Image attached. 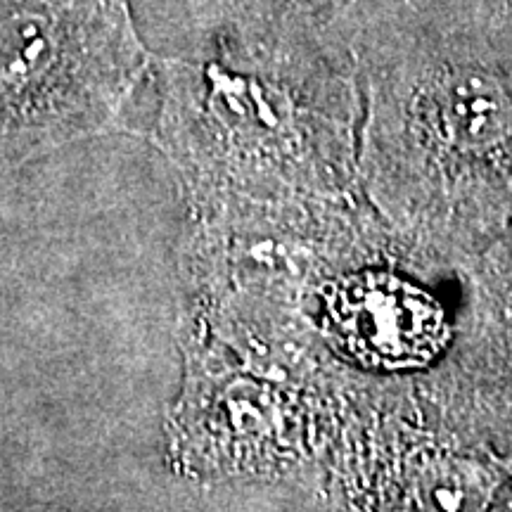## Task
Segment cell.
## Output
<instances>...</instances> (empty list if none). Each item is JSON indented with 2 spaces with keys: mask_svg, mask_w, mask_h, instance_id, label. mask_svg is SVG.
<instances>
[{
  "mask_svg": "<svg viewBox=\"0 0 512 512\" xmlns=\"http://www.w3.org/2000/svg\"><path fill=\"white\" fill-rule=\"evenodd\" d=\"M147 60L128 0H0V117L41 138L105 126Z\"/></svg>",
  "mask_w": 512,
  "mask_h": 512,
  "instance_id": "1",
  "label": "cell"
},
{
  "mask_svg": "<svg viewBox=\"0 0 512 512\" xmlns=\"http://www.w3.org/2000/svg\"><path fill=\"white\" fill-rule=\"evenodd\" d=\"M332 339L373 370L427 366L446 342V318L427 292L387 273L342 280L328 297Z\"/></svg>",
  "mask_w": 512,
  "mask_h": 512,
  "instance_id": "2",
  "label": "cell"
},
{
  "mask_svg": "<svg viewBox=\"0 0 512 512\" xmlns=\"http://www.w3.org/2000/svg\"><path fill=\"white\" fill-rule=\"evenodd\" d=\"M434 100L446 138L465 150H489L512 133L510 93L484 69L446 74Z\"/></svg>",
  "mask_w": 512,
  "mask_h": 512,
  "instance_id": "3",
  "label": "cell"
}]
</instances>
